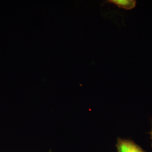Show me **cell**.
<instances>
[{"label":"cell","mask_w":152,"mask_h":152,"mask_svg":"<svg viewBox=\"0 0 152 152\" xmlns=\"http://www.w3.org/2000/svg\"><path fill=\"white\" fill-rule=\"evenodd\" d=\"M117 149L118 152H145L134 143L125 140L118 141Z\"/></svg>","instance_id":"1"},{"label":"cell","mask_w":152,"mask_h":152,"mask_svg":"<svg viewBox=\"0 0 152 152\" xmlns=\"http://www.w3.org/2000/svg\"><path fill=\"white\" fill-rule=\"evenodd\" d=\"M108 1L126 10H132L136 5V1L134 0H110Z\"/></svg>","instance_id":"2"},{"label":"cell","mask_w":152,"mask_h":152,"mask_svg":"<svg viewBox=\"0 0 152 152\" xmlns=\"http://www.w3.org/2000/svg\"><path fill=\"white\" fill-rule=\"evenodd\" d=\"M151 137H152V132H151Z\"/></svg>","instance_id":"3"}]
</instances>
